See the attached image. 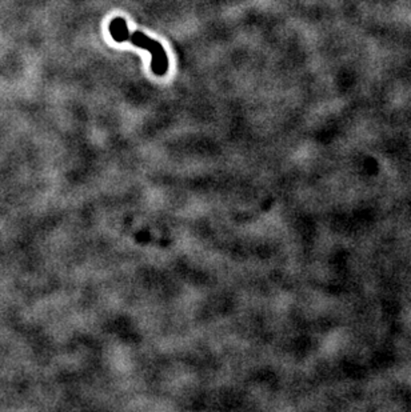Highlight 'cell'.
Wrapping results in <instances>:
<instances>
[{"instance_id":"6da1fadb","label":"cell","mask_w":411,"mask_h":412,"mask_svg":"<svg viewBox=\"0 0 411 412\" xmlns=\"http://www.w3.org/2000/svg\"><path fill=\"white\" fill-rule=\"evenodd\" d=\"M108 32H110L111 37L114 39L117 43H129L134 44L135 47L143 48L146 51H148L152 56L151 60V69L155 75L158 76H163L169 71V58L166 54L165 47L161 46L159 42L155 39H151L150 36H147L146 33L140 32V31H135V32H130L129 26L123 18H115L111 20L110 26H108Z\"/></svg>"}]
</instances>
